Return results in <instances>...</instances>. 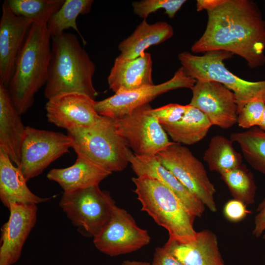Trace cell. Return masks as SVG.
Here are the masks:
<instances>
[{"instance_id":"cell-1","label":"cell","mask_w":265,"mask_h":265,"mask_svg":"<svg viewBox=\"0 0 265 265\" xmlns=\"http://www.w3.org/2000/svg\"><path fill=\"white\" fill-rule=\"evenodd\" d=\"M206 10L207 24L191 47L193 53L224 51L243 58L251 68L265 63V20L251 0H198Z\"/></svg>"},{"instance_id":"cell-2","label":"cell","mask_w":265,"mask_h":265,"mask_svg":"<svg viewBox=\"0 0 265 265\" xmlns=\"http://www.w3.org/2000/svg\"><path fill=\"white\" fill-rule=\"evenodd\" d=\"M95 71L94 63L76 35L64 32L52 37L45 97L49 100L62 94L79 93L95 100L98 92L93 83Z\"/></svg>"},{"instance_id":"cell-3","label":"cell","mask_w":265,"mask_h":265,"mask_svg":"<svg viewBox=\"0 0 265 265\" xmlns=\"http://www.w3.org/2000/svg\"><path fill=\"white\" fill-rule=\"evenodd\" d=\"M51 45L52 36L47 24L33 23L7 87L12 102L20 114L33 106L36 94L46 83Z\"/></svg>"},{"instance_id":"cell-4","label":"cell","mask_w":265,"mask_h":265,"mask_svg":"<svg viewBox=\"0 0 265 265\" xmlns=\"http://www.w3.org/2000/svg\"><path fill=\"white\" fill-rule=\"evenodd\" d=\"M132 181L141 210L168 231L167 241L186 243L195 239V217L172 191L157 180L147 176L133 177Z\"/></svg>"},{"instance_id":"cell-5","label":"cell","mask_w":265,"mask_h":265,"mask_svg":"<svg viewBox=\"0 0 265 265\" xmlns=\"http://www.w3.org/2000/svg\"><path fill=\"white\" fill-rule=\"evenodd\" d=\"M72 148L81 156L112 173L123 170L130 150L117 132L113 119L101 116L95 124L67 131Z\"/></svg>"},{"instance_id":"cell-6","label":"cell","mask_w":265,"mask_h":265,"mask_svg":"<svg viewBox=\"0 0 265 265\" xmlns=\"http://www.w3.org/2000/svg\"><path fill=\"white\" fill-rule=\"evenodd\" d=\"M233 54L224 51H212L197 55L187 52L178 58L186 73L196 80L214 81L222 83L234 94L238 112L247 103H265V80L251 81L240 79L225 66L224 60Z\"/></svg>"},{"instance_id":"cell-7","label":"cell","mask_w":265,"mask_h":265,"mask_svg":"<svg viewBox=\"0 0 265 265\" xmlns=\"http://www.w3.org/2000/svg\"><path fill=\"white\" fill-rule=\"evenodd\" d=\"M115 205L110 193L99 185L64 192L59 202L60 208L79 232L93 237L108 222Z\"/></svg>"},{"instance_id":"cell-8","label":"cell","mask_w":265,"mask_h":265,"mask_svg":"<svg viewBox=\"0 0 265 265\" xmlns=\"http://www.w3.org/2000/svg\"><path fill=\"white\" fill-rule=\"evenodd\" d=\"M156 156L161 164L211 212L217 211L214 186L203 164L188 148L172 142Z\"/></svg>"},{"instance_id":"cell-9","label":"cell","mask_w":265,"mask_h":265,"mask_svg":"<svg viewBox=\"0 0 265 265\" xmlns=\"http://www.w3.org/2000/svg\"><path fill=\"white\" fill-rule=\"evenodd\" d=\"M151 108L147 104L113 119L117 132L137 156H155L172 143L158 119L149 113Z\"/></svg>"},{"instance_id":"cell-10","label":"cell","mask_w":265,"mask_h":265,"mask_svg":"<svg viewBox=\"0 0 265 265\" xmlns=\"http://www.w3.org/2000/svg\"><path fill=\"white\" fill-rule=\"evenodd\" d=\"M72 141L67 134L26 127L18 167L27 181L39 175L52 162L69 152Z\"/></svg>"},{"instance_id":"cell-11","label":"cell","mask_w":265,"mask_h":265,"mask_svg":"<svg viewBox=\"0 0 265 265\" xmlns=\"http://www.w3.org/2000/svg\"><path fill=\"white\" fill-rule=\"evenodd\" d=\"M151 237L128 212L115 205L111 217L93 242L100 252L115 257L137 251L148 245Z\"/></svg>"},{"instance_id":"cell-12","label":"cell","mask_w":265,"mask_h":265,"mask_svg":"<svg viewBox=\"0 0 265 265\" xmlns=\"http://www.w3.org/2000/svg\"><path fill=\"white\" fill-rule=\"evenodd\" d=\"M196 80L189 76L182 66L169 80L132 91L115 93L113 95L95 102L94 108L101 116L112 119L122 117L134 109L149 103L158 96L181 88L191 89Z\"/></svg>"},{"instance_id":"cell-13","label":"cell","mask_w":265,"mask_h":265,"mask_svg":"<svg viewBox=\"0 0 265 265\" xmlns=\"http://www.w3.org/2000/svg\"><path fill=\"white\" fill-rule=\"evenodd\" d=\"M189 104L204 113L212 126L229 129L237 123L238 105L234 93L221 83L196 80Z\"/></svg>"},{"instance_id":"cell-14","label":"cell","mask_w":265,"mask_h":265,"mask_svg":"<svg viewBox=\"0 0 265 265\" xmlns=\"http://www.w3.org/2000/svg\"><path fill=\"white\" fill-rule=\"evenodd\" d=\"M8 209V220L1 227L0 265H12L19 260L37 221L36 204L14 203Z\"/></svg>"},{"instance_id":"cell-15","label":"cell","mask_w":265,"mask_h":265,"mask_svg":"<svg viewBox=\"0 0 265 265\" xmlns=\"http://www.w3.org/2000/svg\"><path fill=\"white\" fill-rule=\"evenodd\" d=\"M33 23L29 19L14 14L6 0L3 2L0 21V82L6 87Z\"/></svg>"},{"instance_id":"cell-16","label":"cell","mask_w":265,"mask_h":265,"mask_svg":"<svg viewBox=\"0 0 265 265\" xmlns=\"http://www.w3.org/2000/svg\"><path fill=\"white\" fill-rule=\"evenodd\" d=\"M95 100L79 93L58 95L45 106L49 122L67 131L91 126L101 117L94 108Z\"/></svg>"},{"instance_id":"cell-17","label":"cell","mask_w":265,"mask_h":265,"mask_svg":"<svg viewBox=\"0 0 265 265\" xmlns=\"http://www.w3.org/2000/svg\"><path fill=\"white\" fill-rule=\"evenodd\" d=\"M128 159L137 177L157 180L172 191L193 216L200 217L203 215L206 208L204 204L163 166L156 156H139L130 150Z\"/></svg>"},{"instance_id":"cell-18","label":"cell","mask_w":265,"mask_h":265,"mask_svg":"<svg viewBox=\"0 0 265 265\" xmlns=\"http://www.w3.org/2000/svg\"><path fill=\"white\" fill-rule=\"evenodd\" d=\"M152 66L151 55L147 52L132 59H115L107 77L109 88L118 93L154 85Z\"/></svg>"},{"instance_id":"cell-19","label":"cell","mask_w":265,"mask_h":265,"mask_svg":"<svg viewBox=\"0 0 265 265\" xmlns=\"http://www.w3.org/2000/svg\"><path fill=\"white\" fill-rule=\"evenodd\" d=\"M14 106L7 87L0 82V149L18 167L26 127Z\"/></svg>"},{"instance_id":"cell-20","label":"cell","mask_w":265,"mask_h":265,"mask_svg":"<svg viewBox=\"0 0 265 265\" xmlns=\"http://www.w3.org/2000/svg\"><path fill=\"white\" fill-rule=\"evenodd\" d=\"M183 265H224L216 235L208 229L197 232L192 241L164 245Z\"/></svg>"},{"instance_id":"cell-21","label":"cell","mask_w":265,"mask_h":265,"mask_svg":"<svg viewBox=\"0 0 265 265\" xmlns=\"http://www.w3.org/2000/svg\"><path fill=\"white\" fill-rule=\"evenodd\" d=\"M112 173L81 156L75 163L64 168H53L47 178L57 183L64 192H70L98 186Z\"/></svg>"},{"instance_id":"cell-22","label":"cell","mask_w":265,"mask_h":265,"mask_svg":"<svg viewBox=\"0 0 265 265\" xmlns=\"http://www.w3.org/2000/svg\"><path fill=\"white\" fill-rule=\"evenodd\" d=\"M12 162L0 149V199L3 205L9 209L14 203L37 205L49 201L50 198L40 197L29 189L22 172Z\"/></svg>"},{"instance_id":"cell-23","label":"cell","mask_w":265,"mask_h":265,"mask_svg":"<svg viewBox=\"0 0 265 265\" xmlns=\"http://www.w3.org/2000/svg\"><path fill=\"white\" fill-rule=\"evenodd\" d=\"M173 34L172 26L167 22L150 24L143 19L132 33L120 43L118 49L120 53L115 59L124 61L135 58L150 46L165 41Z\"/></svg>"},{"instance_id":"cell-24","label":"cell","mask_w":265,"mask_h":265,"mask_svg":"<svg viewBox=\"0 0 265 265\" xmlns=\"http://www.w3.org/2000/svg\"><path fill=\"white\" fill-rule=\"evenodd\" d=\"M161 126L173 142L192 145L206 136L212 125L204 113L190 105L181 120Z\"/></svg>"},{"instance_id":"cell-25","label":"cell","mask_w":265,"mask_h":265,"mask_svg":"<svg viewBox=\"0 0 265 265\" xmlns=\"http://www.w3.org/2000/svg\"><path fill=\"white\" fill-rule=\"evenodd\" d=\"M233 143L230 139L221 135L211 138L203 155L211 171L221 174L242 164L241 155L234 149Z\"/></svg>"},{"instance_id":"cell-26","label":"cell","mask_w":265,"mask_h":265,"mask_svg":"<svg viewBox=\"0 0 265 265\" xmlns=\"http://www.w3.org/2000/svg\"><path fill=\"white\" fill-rule=\"evenodd\" d=\"M239 146L248 163L265 174V131L258 127L232 133L230 138Z\"/></svg>"},{"instance_id":"cell-27","label":"cell","mask_w":265,"mask_h":265,"mask_svg":"<svg viewBox=\"0 0 265 265\" xmlns=\"http://www.w3.org/2000/svg\"><path fill=\"white\" fill-rule=\"evenodd\" d=\"M93 0H65L59 9L48 21L47 26L52 37L61 36L67 29L72 28L80 36L85 44L77 24L80 15L88 14L92 9Z\"/></svg>"},{"instance_id":"cell-28","label":"cell","mask_w":265,"mask_h":265,"mask_svg":"<svg viewBox=\"0 0 265 265\" xmlns=\"http://www.w3.org/2000/svg\"><path fill=\"white\" fill-rule=\"evenodd\" d=\"M234 199L246 205L254 203L257 186L252 173L245 165L220 174Z\"/></svg>"},{"instance_id":"cell-29","label":"cell","mask_w":265,"mask_h":265,"mask_svg":"<svg viewBox=\"0 0 265 265\" xmlns=\"http://www.w3.org/2000/svg\"><path fill=\"white\" fill-rule=\"evenodd\" d=\"M6 1L16 15L29 19L33 23L47 24L65 0H7Z\"/></svg>"},{"instance_id":"cell-30","label":"cell","mask_w":265,"mask_h":265,"mask_svg":"<svg viewBox=\"0 0 265 265\" xmlns=\"http://www.w3.org/2000/svg\"><path fill=\"white\" fill-rule=\"evenodd\" d=\"M186 2L185 0H142L134 1L132 6L134 13L144 19L160 9H164L168 17L172 19Z\"/></svg>"},{"instance_id":"cell-31","label":"cell","mask_w":265,"mask_h":265,"mask_svg":"<svg viewBox=\"0 0 265 265\" xmlns=\"http://www.w3.org/2000/svg\"><path fill=\"white\" fill-rule=\"evenodd\" d=\"M265 103L251 102L246 104L238 113L237 123L241 128L249 129L258 127L262 121Z\"/></svg>"},{"instance_id":"cell-32","label":"cell","mask_w":265,"mask_h":265,"mask_svg":"<svg viewBox=\"0 0 265 265\" xmlns=\"http://www.w3.org/2000/svg\"><path fill=\"white\" fill-rule=\"evenodd\" d=\"M190 106L189 104L186 105L169 104L156 108H151L149 112L156 117L162 125L172 124L179 121Z\"/></svg>"},{"instance_id":"cell-33","label":"cell","mask_w":265,"mask_h":265,"mask_svg":"<svg viewBox=\"0 0 265 265\" xmlns=\"http://www.w3.org/2000/svg\"><path fill=\"white\" fill-rule=\"evenodd\" d=\"M247 206V205L242 201L233 198L228 201L224 205L223 215L225 218L231 222H240L251 213Z\"/></svg>"},{"instance_id":"cell-34","label":"cell","mask_w":265,"mask_h":265,"mask_svg":"<svg viewBox=\"0 0 265 265\" xmlns=\"http://www.w3.org/2000/svg\"><path fill=\"white\" fill-rule=\"evenodd\" d=\"M151 265H183L164 245L156 248Z\"/></svg>"},{"instance_id":"cell-35","label":"cell","mask_w":265,"mask_h":265,"mask_svg":"<svg viewBox=\"0 0 265 265\" xmlns=\"http://www.w3.org/2000/svg\"><path fill=\"white\" fill-rule=\"evenodd\" d=\"M252 235L265 240V196L257 207Z\"/></svg>"},{"instance_id":"cell-36","label":"cell","mask_w":265,"mask_h":265,"mask_svg":"<svg viewBox=\"0 0 265 265\" xmlns=\"http://www.w3.org/2000/svg\"><path fill=\"white\" fill-rule=\"evenodd\" d=\"M122 265H151V264L143 261L126 260L122 263Z\"/></svg>"},{"instance_id":"cell-37","label":"cell","mask_w":265,"mask_h":265,"mask_svg":"<svg viewBox=\"0 0 265 265\" xmlns=\"http://www.w3.org/2000/svg\"><path fill=\"white\" fill-rule=\"evenodd\" d=\"M258 127L260 128L262 130H264L265 131V109L263 113L262 121L259 126H258Z\"/></svg>"}]
</instances>
